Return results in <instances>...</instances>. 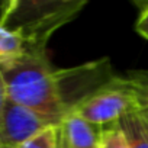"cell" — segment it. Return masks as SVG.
<instances>
[{
	"mask_svg": "<svg viewBox=\"0 0 148 148\" xmlns=\"http://www.w3.org/2000/svg\"><path fill=\"white\" fill-rule=\"evenodd\" d=\"M8 99L61 123L67 115L58 82V70L52 68L47 54L26 52L0 64Z\"/></svg>",
	"mask_w": 148,
	"mask_h": 148,
	"instance_id": "6da1fadb",
	"label": "cell"
},
{
	"mask_svg": "<svg viewBox=\"0 0 148 148\" xmlns=\"http://www.w3.org/2000/svg\"><path fill=\"white\" fill-rule=\"evenodd\" d=\"M86 2H6L0 9V25L13 23L23 41L25 54H47V42L64 23L82 10Z\"/></svg>",
	"mask_w": 148,
	"mask_h": 148,
	"instance_id": "7a4b0ae2",
	"label": "cell"
},
{
	"mask_svg": "<svg viewBox=\"0 0 148 148\" xmlns=\"http://www.w3.org/2000/svg\"><path fill=\"white\" fill-rule=\"evenodd\" d=\"M144 109H147L144 87L135 76L134 79H109L70 112L102 126L110 122L116 123L122 116L139 113Z\"/></svg>",
	"mask_w": 148,
	"mask_h": 148,
	"instance_id": "3957f363",
	"label": "cell"
},
{
	"mask_svg": "<svg viewBox=\"0 0 148 148\" xmlns=\"http://www.w3.org/2000/svg\"><path fill=\"white\" fill-rule=\"evenodd\" d=\"M51 125L61 123L8 99L0 121V145L2 148H21Z\"/></svg>",
	"mask_w": 148,
	"mask_h": 148,
	"instance_id": "277c9868",
	"label": "cell"
},
{
	"mask_svg": "<svg viewBox=\"0 0 148 148\" xmlns=\"http://www.w3.org/2000/svg\"><path fill=\"white\" fill-rule=\"evenodd\" d=\"M96 126L79 115L68 112L60 125L65 148H99L102 129L97 131Z\"/></svg>",
	"mask_w": 148,
	"mask_h": 148,
	"instance_id": "5b68a950",
	"label": "cell"
},
{
	"mask_svg": "<svg viewBox=\"0 0 148 148\" xmlns=\"http://www.w3.org/2000/svg\"><path fill=\"white\" fill-rule=\"evenodd\" d=\"M129 148H148V134L139 113H129L118 121Z\"/></svg>",
	"mask_w": 148,
	"mask_h": 148,
	"instance_id": "8992f818",
	"label": "cell"
},
{
	"mask_svg": "<svg viewBox=\"0 0 148 148\" xmlns=\"http://www.w3.org/2000/svg\"><path fill=\"white\" fill-rule=\"evenodd\" d=\"M25 54V41L16 29L0 25V64L16 60Z\"/></svg>",
	"mask_w": 148,
	"mask_h": 148,
	"instance_id": "52a82bcc",
	"label": "cell"
},
{
	"mask_svg": "<svg viewBox=\"0 0 148 148\" xmlns=\"http://www.w3.org/2000/svg\"><path fill=\"white\" fill-rule=\"evenodd\" d=\"M60 125H51L25 142L21 148H58Z\"/></svg>",
	"mask_w": 148,
	"mask_h": 148,
	"instance_id": "ba28073f",
	"label": "cell"
},
{
	"mask_svg": "<svg viewBox=\"0 0 148 148\" xmlns=\"http://www.w3.org/2000/svg\"><path fill=\"white\" fill-rule=\"evenodd\" d=\"M99 148H129V144L119 128L118 122L106 129H102L100 132V145Z\"/></svg>",
	"mask_w": 148,
	"mask_h": 148,
	"instance_id": "9c48e42d",
	"label": "cell"
},
{
	"mask_svg": "<svg viewBox=\"0 0 148 148\" xmlns=\"http://www.w3.org/2000/svg\"><path fill=\"white\" fill-rule=\"evenodd\" d=\"M135 29L142 38L148 39V6L145 9H142V12H141V15L136 21Z\"/></svg>",
	"mask_w": 148,
	"mask_h": 148,
	"instance_id": "30bf717a",
	"label": "cell"
},
{
	"mask_svg": "<svg viewBox=\"0 0 148 148\" xmlns=\"http://www.w3.org/2000/svg\"><path fill=\"white\" fill-rule=\"evenodd\" d=\"M6 103H8V90H6V84H5V79H3L2 70H0V121H2Z\"/></svg>",
	"mask_w": 148,
	"mask_h": 148,
	"instance_id": "8fae6325",
	"label": "cell"
},
{
	"mask_svg": "<svg viewBox=\"0 0 148 148\" xmlns=\"http://www.w3.org/2000/svg\"><path fill=\"white\" fill-rule=\"evenodd\" d=\"M136 79L139 80V83L144 87V93H145V100H147V108H148V73L145 74H136Z\"/></svg>",
	"mask_w": 148,
	"mask_h": 148,
	"instance_id": "7c38bea8",
	"label": "cell"
},
{
	"mask_svg": "<svg viewBox=\"0 0 148 148\" xmlns=\"http://www.w3.org/2000/svg\"><path fill=\"white\" fill-rule=\"evenodd\" d=\"M58 148H65V145L62 142V138H61V129H60V138H58Z\"/></svg>",
	"mask_w": 148,
	"mask_h": 148,
	"instance_id": "4fadbf2b",
	"label": "cell"
},
{
	"mask_svg": "<svg viewBox=\"0 0 148 148\" xmlns=\"http://www.w3.org/2000/svg\"><path fill=\"white\" fill-rule=\"evenodd\" d=\"M141 115V113H139ZM141 118H142V122H144V126H145V131H147V134H148V119L147 118H144L142 115H141Z\"/></svg>",
	"mask_w": 148,
	"mask_h": 148,
	"instance_id": "5bb4252c",
	"label": "cell"
},
{
	"mask_svg": "<svg viewBox=\"0 0 148 148\" xmlns=\"http://www.w3.org/2000/svg\"><path fill=\"white\" fill-rule=\"evenodd\" d=\"M139 113H141L144 118H147V119H148V108H147V109H144V110H142V112H139Z\"/></svg>",
	"mask_w": 148,
	"mask_h": 148,
	"instance_id": "9a60e30c",
	"label": "cell"
},
{
	"mask_svg": "<svg viewBox=\"0 0 148 148\" xmlns=\"http://www.w3.org/2000/svg\"><path fill=\"white\" fill-rule=\"evenodd\" d=\"M0 148H2V145H0Z\"/></svg>",
	"mask_w": 148,
	"mask_h": 148,
	"instance_id": "2e32d148",
	"label": "cell"
}]
</instances>
